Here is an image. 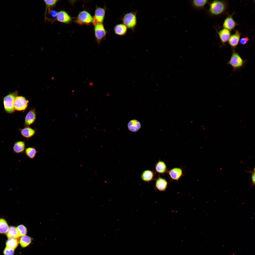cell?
<instances>
[{"instance_id":"1","label":"cell","mask_w":255,"mask_h":255,"mask_svg":"<svg viewBox=\"0 0 255 255\" xmlns=\"http://www.w3.org/2000/svg\"><path fill=\"white\" fill-rule=\"evenodd\" d=\"M137 12L136 10L126 13L124 14L120 18L123 24L133 32H134L137 24Z\"/></svg>"},{"instance_id":"2","label":"cell","mask_w":255,"mask_h":255,"mask_svg":"<svg viewBox=\"0 0 255 255\" xmlns=\"http://www.w3.org/2000/svg\"><path fill=\"white\" fill-rule=\"evenodd\" d=\"M227 6L226 3L224 1L214 0L209 3L208 12L212 15H220L225 12Z\"/></svg>"},{"instance_id":"3","label":"cell","mask_w":255,"mask_h":255,"mask_svg":"<svg viewBox=\"0 0 255 255\" xmlns=\"http://www.w3.org/2000/svg\"><path fill=\"white\" fill-rule=\"evenodd\" d=\"M245 63V61L242 58L239 54L234 50L227 63V64L230 65L233 70L235 71L242 68Z\"/></svg>"},{"instance_id":"4","label":"cell","mask_w":255,"mask_h":255,"mask_svg":"<svg viewBox=\"0 0 255 255\" xmlns=\"http://www.w3.org/2000/svg\"><path fill=\"white\" fill-rule=\"evenodd\" d=\"M93 17L88 12L84 10L80 12L76 18L75 22L80 25H89L92 23Z\"/></svg>"},{"instance_id":"5","label":"cell","mask_w":255,"mask_h":255,"mask_svg":"<svg viewBox=\"0 0 255 255\" xmlns=\"http://www.w3.org/2000/svg\"><path fill=\"white\" fill-rule=\"evenodd\" d=\"M17 94L18 92L16 91L9 94L4 98L3 102L4 108L7 113H12L14 112V102Z\"/></svg>"},{"instance_id":"6","label":"cell","mask_w":255,"mask_h":255,"mask_svg":"<svg viewBox=\"0 0 255 255\" xmlns=\"http://www.w3.org/2000/svg\"><path fill=\"white\" fill-rule=\"evenodd\" d=\"M94 25V31L96 40L98 44L105 38L107 31L102 23H99Z\"/></svg>"},{"instance_id":"7","label":"cell","mask_w":255,"mask_h":255,"mask_svg":"<svg viewBox=\"0 0 255 255\" xmlns=\"http://www.w3.org/2000/svg\"><path fill=\"white\" fill-rule=\"evenodd\" d=\"M106 7L102 8L96 6L94 14L93 17V24L94 25L99 23H102L105 15Z\"/></svg>"},{"instance_id":"8","label":"cell","mask_w":255,"mask_h":255,"mask_svg":"<svg viewBox=\"0 0 255 255\" xmlns=\"http://www.w3.org/2000/svg\"><path fill=\"white\" fill-rule=\"evenodd\" d=\"M29 101L24 97L17 96L14 102V107L15 110L21 111L25 110L27 108Z\"/></svg>"},{"instance_id":"9","label":"cell","mask_w":255,"mask_h":255,"mask_svg":"<svg viewBox=\"0 0 255 255\" xmlns=\"http://www.w3.org/2000/svg\"><path fill=\"white\" fill-rule=\"evenodd\" d=\"M167 173L169 175L171 181L176 180L177 182L184 175L182 168L175 167L168 170Z\"/></svg>"},{"instance_id":"10","label":"cell","mask_w":255,"mask_h":255,"mask_svg":"<svg viewBox=\"0 0 255 255\" xmlns=\"http://www.w3.org/2000/svg\"><path fill=\"white\" fill-rule=\"evenodd\" d=\"M155 185L154 189L156 190L164 191L168 187V183L165 178L159 175L155 179Z\"/></svg>"},{"instance_id":"11","label":"cell","mask_w":255,"mask_h":255,"mask_svg":"<svg viewBox=\"0 0 255 255\" xmlns=\"http://www.w3.org/2000/svg\"><path fill=\"white\" fill-rule=\"evenodd\" d=\"M72 18L66 11L61 10L58 12L56 19L61 23L68 24L72 21Z\"/></svg>"},{"instance_id":"12","label":"cell","mask_w":255,"mask_h":255,"mask_svg":"<svg viewBox=\"0 0 255 255\" xmlns=\"http://www.w3.org/2000/svg\"><path fill=\"white\" fill-rule=\"evenodd\" d=\"M234 14L233 13L231 15H228L224 20L223 24V27L224 28L230 31L234 30L237 25V23L233 17Z\"/></svg>"},{"instance_id":"13","label":"cell","mask_w":255,"mask_h":255,"mask_svg":"<svg viewBox=\"0 0 255 255\" xmlns=\"http://www.w3.org/2000/svg\"><path fill=\"white\" fill-rule=\"evenodd\" d=\"M155 173L153 170H146L143 171L141 173L140 177L142 181L149 183L154 180L156 175Z\"/></svg>"},{"instance_id":"14","label":"cell","mask_w":255,"mask_h":255,"mask_svg":"<svg viewBox=\"0 0 255 255\" xmlns=\"http://www.w3.org/2000/svg\"><path fill=\"white\" fill-rule=\"evenodd\" d=\"M241 35V33L238 30H235L234 33L231 35L228 42L232 49H234L238 44Z\"/></svg>"},{"instance_id":"15","label":"cell","mask_w":255,"mask_h":255,"mask_svg":"<svg viewBox=\"0 0 255 255\" xmlns=\"http://www.w3.org/2000/svg\"><path fill=\"white\" fill-rule=\"evenodd\" d=\"M35 110L33 109L30 110L26 114L25 118V125L28 127L33 123L36 118Z\"/></svg>"},{"instance_id":"16","label":"cell","mask_w":255,"mask_h":255,"mask_svg":"<svg viewBox=\"0 0 255 255\" xmlns=\"http://www.w3.org/2000/svg\"><path fill=\"white\" fill-rule=\"evenodd\" d=\"M155 170L156 173L159 174L164 175L167 173L168 170L165 162L159 160L155 164Z\"/></svg>"},{"instance_id":"17","label":"cell","mask_w":255,"mask_h":255,"mask_svg":"<svg viewBox=\"0 0 255 255\" xmlns=\"http://www.w3.org/2000/svg\"><path fill=\"white\" fill-rule=\"evenodd\" d=\"M217 33L222 45L227 42L231 36L230 30L225 28L222 29L217 31Z\"/></svg>"},{"instance_id":"18","label":"cell","mask_w":255,"mask_h":255,"mask_svg":"<svg viewBox=\"0 0 255 255\" xmlns=\"http://www.w3.org/2000/svg\"><path fill=\"white\" fill-rule=\"evenodd\" d=\"M208 2L207 0H193L190 1V3L193 9L199 10L203 9Z\"/></svg>"},{"instance_id":"19","label":"cell","mask_w":255,"mask_h":255,"mask_svg":"<svg viewBox=\"0 0 255 255\" xmlns=\"http://www.w3.org/2000/svg\"><path fill=\"white\" fill-rule=\"evenodd\" d=\"M114 30L115 34L120 36L126 35L128 32V28L123 24H117L115 26Z\"/></svg>"},{"instance_id":"20","label":"cell","mask_w":255,"mask_h":255,"mask_svg":"<svg viewBox=\"0 0 255 255\" xmlns=\"http://www.w3.org/2000/svg\"><path fill=\"white\" fill-rule=\"evenodd\" d=\"M26 145L25 142L23 141L16 142L13 147V152L16 153H23L25 152Z\"/></svg>"},{"instance_id":"21","label":"cell","mask_w":255,"mask_h":255,"mask_svg":"<svg viewBox=\"0 0 255 255\" xmlns=\"http://www.w3.org/2000/svg\"><path fill=\"white\" fill-rule=\"evenodd\" d=\"M128 127L130 131L132 132H136L140 129L141 127V125L139 121L133 119L128 122Z\"/></svg>"},{"instance_id":"22","label":"cell","mask_w":255,"mask_h":255,"mask_svg":"<svg viewBox=\"0 0 255 255\" xmlns=\"http://www.w3.org/2000/svg\"><path fill=\"white\" fill-rule=\"evenodd\" d=\"M21 135L27 139L30 138L33 136L35 134V130L28 126L26 127L21 130Z\"/></svg>"},{"instance_id":"23","label":"cell","mask_w":255,"mask_h":255,"mask_svg":"<svg viewBox=\"0 0 255 255\" xmlns=\"http://www.w3.org/2000/svg\"><path fill=\"white\" fill-rule=\"evenodd\" d=\"M38 152L35 148L29 147L26 148L25 153L26 156L29 158L34 159L36 157Z\"/></svg>"},{"instance_id":"24","label":"cell","mask_w":255,"mask_h":255,"mask_svg":"<svg viewBox=\"0 0 255 255\" xmlns=\"http://www.w3.org/2000/svg\"><path fill=\"white\" fill-rule=\"evenodd\" d=\"M18 238H8L6 243V247L15 249L19 243Z\"/></svg>"},{"instance_id":"25","label":"cell","mask_w":255,"mask_h":255,"mask_svg":"<svg viewBox=\"0 0 255 255\" xmlns=\"http://www.w3.org/2000/svg\"><path fill=\"white\" fill-rule=\"evenodd\" d=\"M32 241V239L30 237L25 235L21 237L19 242L21 247L25 248L29 245Z\"/></svg>"},{"instance_id":"26","label":"cell","mask_w":255,"mask_h":255,"mask_svg":"<svg viewBox=\"0 0 255 255\" xmlns=\"http://www.w3.org/2000/svg\"><path fill=\"white\" fill-rule=\"evenodd\" d=\"M6 234L8 238H18L19 237L17 234L16 228L14 226H10Z\"/></svg>"},{"instance_id":"27","label":"cell","mask_w":255,"mask_h":255,"mask_svg":"<svg viewBox=\"0 0 255 255\" xmlns=\"http://www.w3.org/2000/svg\"><path fill=\"white\" fill-rule=\"evenodd\" d=\"M8 229V225L6 220L3 218H0V233H6Z\"/></svg>"},{"instance_id":"28","label":"cell","mask_w":255,"mask_h":255,"mask_svg":"<svg viewBox=\"0 0 255 255\" xmlns=\"http://www.w3.org/2000/svg\"><path fill=\"white\" fill-rule=\"evenodd\" d=\"M16 230L19 237L25 235L27 233V229L23 225H18L16 228Z\"/></svg>"},{"instance_id":"29","label":"cell","mask_w":255,"mask_h":255,"mask_svg":"<svg viewBox=\"0 0 255 255\" xmlns=\"http://www.w3.org/2000/svg\"><path fill=\"white\" fill-rule=\"evenodd\" d=\"M44 1L46 5V13L47 9L55 6L58 1V0H44Z\"/></svg>"},{"instance_id":"30","label":"cell","mask_w":255,"mask_h":255,"mask_svg":"<svg viewBox=\"0 0 255 255\" xmlns=\"http://www.w3.org/2000/svg\"><path fill=\"white\" fill-rule=\"evenodd\" d=\"M15 249L6 247L3 251L4 255H13Z\"/></svg>"},{"instance_id":"31","label":"cell","mask_w":255,"mask_h":255,"mask_svg":"<svg viewBox=\"0 0 255 255\" xmlns=\"http://www.w3.org/2000/svg\"><path fill=\"white\" fill-rule=\"evenodd\" d=\"M255 167H254L253 170L252 171H247L246 170L245 171L247 173H251V178L252 180L251 186H253L255 185Z\"/></svg>"},{"instance_id":"32","label":"cell","mask_w":255,"mask_h":255,"mask_svg":"<svg viewBox=\"0 0 255 255\" xmlns=\"http://www.w3.org/2000/svg\"><path fill=\"white\" fill-rule=\"evenodd\" d=\"M249 40L248 38L247 37H246L240 38L239 42L241 45H244L247 43Z\"/></svg>"},{"instance_id":"33","label":"cell","mask_w":255,"mask_h":255,"mask_svg":"<svg viewBox=\"0 0 255 255\" xmlns=\"http://www.w3.org/2000/svg\"><path fill=\"white\" fill-rule=\"evenodd\" d=\"M58 12L55 10H52L50 11V13L51 16L53 18L56 17Z\"/></svg>"},{"instance_id":"34","label":"cell","mask_w":255,"mask_h":255,"mask_svg":"<svg viewBox=\"0 0 255 255\" xmlns=\"http://www.w3.org/2000/svg\"><path fill=\"white\" fill-rule=\"evenodd\" d=\"M89 85H90L91 86H93V83H91L90 82V83H89Z\"/></svg>"}]
</instances>
